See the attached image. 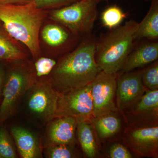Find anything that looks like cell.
I'll use <instances>...</instances> for the list:
<instances>
[{
	"label": "cell",
	"instance_id": "obj_1",
	"mask_svg": "<svg viewBox=\"0 0 158 158\" xmlns=\"http://www.w3.org/2000/svg\"><path fill=\"white\" fill-rule=\"evenodd\" d=\"M96 40L91 34L83 37L75 48L58 59L48 79L58 93L88 85L102 71L95 59Z\"/></svg>",
	"mask_w": 158,
	"mask_h": 158
},
{
	"label": "cell",
	"instance_id": "obj_2",
	"mask_svg": "<svg viewBox=\"0 0 158 158\" xmlns=\"http://www.w3.org/2000/svg\"><path fill=\"white\" fill-rule=\"evenodd\" d=\"M48 11L37 8L34 1L21 5H0V21L10 36L25 46L34 60L42 56L39 34Z\"/></svg>",
	"mask_w": 158,
	"mask_h": 158
},
{
	"label": "cell",
	"instance_id": "obj_3",
	"mask_svg": "<svg viewBox=\"0 0 158 158\" xmlns=\"http://www.w3.org/2000/svg\"><path fill=\"white\" fill-rule=\"evenodd\" d=\"M138 23L134 20L103 34L96 40L95 59L103 71L118 73L135 47Z\"/></svg>",
	"mask_w": 158,
	"mask_h": 158
},
{
	"label": "cell",
	"instance_id": "obj_4",
	"mask_svg": "<svg viewBox=\"0 0 158 158\" xmlns=\"http://www.w3.org/2000/svg\"><path fill=\"white\" fill-rule=\"evenodd\" d=\"M0 106V126L16 113L26 93L37 80L34 63L28 59L9 63Z\"/></svg>",
	"mask_w": 158,
	"mask_h": 158
},
{
	"label": "cell",
	"instance_id": "obj_5",
	"mask_svg": "<svg viewBox=\"0 0 158 158\" xmlns=\"http://www.w3.org/2000/svg\"><path fill=\"white\" fill-rule=\"evenodd\" d=\"M98 4L88 0L77 2L48 11V18L61 24L81 38L91 34L98 16Z\"/></svg>",
	"mask_w": 158,
	"mask_h": 158
},
{
	"label": "cell",
	"instance_id": "obj_6",
	"mask_svg": "<svg viewBox=\"0 0 158 158\" xmlns=\"http://www.w3.org/2000/svg\"><path fill=\"white\" fill-rule=\"evenodd\" d=\"M59 94L51 85L48 77L37 78L23 98L31 118L42 125L55 118Z\"/></svg>",
	"mask_w": 158,
	"mask_h": 158
},
{
	"label": "cell",
	"instance_id": "obj_7",
	"mask_svg": "<svg viewBox=\"0 0 158 158\" xmlns=\"http://www.w3.org/2000/svg\"><path fill=\"white\" fill-rule=\"evenodd\" d=\"M70 116L78 123H92L94 119L90 84L59 94L55 117Z\"/></svg>",
	"mask_w": 158,
	"mask_h": 158
},
{
	"label": "cell",
	"instance_id": "obj_8",
	"mask_svg": "<svg viewBox=\"0 0 158 158\" xmlns=\"http://www.w3.org/2000/svg\"><path fill=\"white\" fill-rule=\"evenodd\" d=\"M49 19L46 20L40 29V45L48 50L46 56L59 58L75 48L81 38L61 24Z\"/></svg>",
	"mask_w": 158,
	"mask_h": 158
},
{
	"label": "cell",
	"instance_id": "obj_9",
	"mask_svg": "<svg viewBox=\"0 0 158 158\" xmlns=\"http://www.w3.org/2000/svg\"><path fill=\"white\" fill-rule=\"evenodd\" d=\"M116 80L117 73H107L101 71L90 82L94 118L118 111L114 102Z\"/></svg>",
	"mask_w": 158,
	"mask_h": 158
},
{
	"label": "cell",
	"instance_id": "obj_10",
	"mask_svg": "<svg viewBox=\"0 0 158 158\" xmlns=\"http://www.w3.org/2000/svg\"><path fill=\"white\" fill-rule=\"evenodd\" d=\"M123 143L138 156L158 157V126L128 127L124 131Z\"/></svg>",
	"mask_w": 158,
	"mask_h": 158
},
{
	"label": "cell",
	"instance_id": "obj_11",
	"mask_svg": "<svg viewBox=\"0 0 158 158\" xmlns=\"http://www.w3.org/2000/svg\"><path fill=\"white\" fill-rule=\"evenodd\" d=\"M141 80V71L119 73L116 80V106L122 114L136 104L146 92Z\"/></svg>",
	"mask_w": 158,
	"mask_h": 158
},
{
	"label": "cell",
	"instance_id": "obj_12",
	"mask_svg": "<svg viewBox=\"0 0 158 158\" xmlns=\"http://www.w3.org/2000/svg\"><path fill=\"white\" fill-rule=\"evenodd\" d=\"M123 115L128 127L158 125V90H147Z\"/></svg>",
	"mask_w": 158,
	"mask_h": 158
},
{
	"label": "cell",
	"instance_id": "obj_13",
	"mask_svg": "<svg viewBox=\"0 0 158 158\" xmlns=\"http://www.w3.org/2000/svg\"><path fill=\"white\" fill-rule=\"evenodd\" d=\"M77 124V120L70 116L53 118L46 125L43 147L56 144L75 146Z\"/></svg>",
	"mask_w": 158,
	"mask_h": 158
},
{
	"label": "cell",
	"instance_id": "obj_14",
	"mask_svg": "<svg viewBox=\"0 0 158 158\" xmlns=\"http://www.w3.org/2000/svg\"><path fill=\"white\" fill-rule=\"evenodd\" d=\"M10 133L21 158L43 157L42 141L34 133L19 126L11 128Z\"/></svg>",
	"mask_w": 158,
	"mask_h": 158
},
{
	"label": "cell",
	"instance_id": "obj_15",
	"mask_svg": "<svg viewBox=\"0 0 158 158\" xmlns=\"http://www.w3.org/2000/svg\"><path fill=\"white\" fill-rule=\"evenodd\" d=\"M158 58L157 40L142 43L134 48L118 72H128L155 62Z\"/></svg>",
	"mask_w": 158,
	"mask_h": 158
},
{
	"label": "cell",
	"instance_id": "obj_16",
	"mask_svg": "<svg viewBox=\"0 0 158 158\" xmlns=\"http://www.w3.org/2000/svg\"><path fill=\"white\" fill-rule=\"evenodd\" d=\"M28 59L22 44L12 38L0 26V61L11 63Z\"/></svg>",
	"mask_w": 158,
	"mask_h": 158
},
{
	"label": "cell",
	"instance_id": "obj_17",
	"mask_svg": "<svg viewBox=\"0 0 158 158\" xmlns=\"http://www.w3.org/2000/svg\"><path fill=\"white\" fill-rule=\"evenodd\" d=\"M148 12L141 23H138L135 33L136 40L158 39V0H152Z\"/></svg>",
	"mask_w": 158,
	"mask_h": 158
},
{
	"label": "cell",
	"instance_id": "obj_18",
	"mask_svg": "<svg viewBox=\"0 0 158 158\" xmlns=\"http://www.w3.org/2000/svg\"><path fill=\"white\" fill-rule=\"evenodd\" d=\"M91 124L86 122L78 123L77 132L80 145L85 156L93 158L96 157L97 148Z\"/></svg>",
	"mask_w": 158,
	"mask_h": 158
},
{
	"label": "cell",
	"instance_id": "obj_19",
	"mask_svg": "<svg viewBox=\"0 0 158 158\" xmlns=\"http://www.w3.org/2000/svg\"><path fill=\"white\" fill-rule=\"evenodd\" d=\"M114 113H110L94 118L91 124L100 138L105 139L116 135L121 128L120 119L114 115Z\"/></svg>",
	"mask_w": 158,
	"mask_h": 158
},
{
	"label": "cell",
	"instance_id": "obj_20",
	"mask_svg": "<svg viewBox=\"0 0 158 158\" xmlns=\"http://www.w3.org/2000/svg\"><path fill=\"white\" fill-rule=\"evenodd\" d=\"M127 15L118 6H110L105 9L102 13V23L104 27L112 30L120 26Z\"/></svg>",
	"mask_w": 158,
	"mask_h": 158
},
{
	"label": "cell",
	"instance_id": "obj_21",
	"mask_svg": "<svg viewBox=\"0 0 158 158\" xmlns=\"http://www.w3.org/2000/svg\"><path fill=\"white\" fill-rule=\"evenodd\" d=\"M17 150L10 133L0 126V158L18 157Z\"/></svg>",
	"mask_w": 158,
	"mask_h": 158
},
{
	"label": "cell",
	"instance_id": "obj_22",
	"mask_svg": "<svg viewBox=\"0 0 158 158\" xmlns=\"http://www.w3.org/2000/svg\"><path fill=\"white\" fill-rule=\"evenodd\" d=\"M43 154L47 158L78 157L75 146L66 144H56L43 147Z\"/></svg>",
	"mask_w": 158,
	"mask_h": 158
},
{
	"label": "cell",
	"instance_id": "obj_23",
	"mask_svg": "<svg viewBox=\"0 0 158 158\" xmlns=\"http://www.w3.org/2000/svg\"><path fill=\"white\" fill-rule=\"evenodd\" d=\"M141 76L142 83L148 90H158V60H156L147 68L141 71Z\"/></svg>",
	"mask_w": 158,
	"mask_h": 158
},
{
	"label": "cell",
	"instance_id": "obj_24",
	"mask_svg": "<svg viewBox=\"0 0 158 158\" xmlns=\"http://www.w3.org/2000/svg\"><path fill=\"white\" fill-rule=\"evenodd\" d=\"M57 62L55 58L47 56H41L34 60L33 63L37 78L48 77Z\"/></svg>",
	"mask_w": 158,
	"mask_h": 158
},
{
	"label": "cell",
	"instance_id": "obj_25",
	"mask_svg": "<svg viewBox=\"0 0 158 158\" xmlns=\"http://www.w3.org/2000/svg\"><path fill=\"white\" fill-rule=\"evenodd\" d=\"M37 8L49 11L62 8L77 2L79 0H33Z\"/></svg>",
	"mask_w": 158,
	"mask_h": 158
},
{
	"label": "cell",
	"instance_id": "obj_26",
	"mask_svg": "<svg viewBox=\"0 0 158 158\" xmlns=\"http://www.w3.org/2000/svg\"><path fill=\"white\" fill-rule=\"evenodd\" d=\"M109 156L111 158H133L129 150L120 144H113L109 150Z\"/></svg>",
	"mask_w": 158,
	"mask_h": 158
},
{
	"label": "cell",
	"instance_id": "obj_27",
	"mask_svg": "<svg viewBox=\"0 0 158 158\" xmlns=\"http://www.w3.org/2000/svg\"><path fill=\"white\" fill-rule=\"evenodd\" d=\"M32 0H0V5H21L31 2Z\"/></svg>",
	"mask_w": 158,
	"mask_h": 158
},
{
	"label": "cell",
	"instance_id": "obj_28",
	"mask_svg": "<svg viewBox=\"0 0 158 158\" xmlns=\"http://www.w3.org/2000/svg\"><path fill=\"white\" fill-rule=\"evenodd\" d=\"M5 75H6V71L4 70L2 67H0V94L2 91Z\"/></svg>",
	"mask_w": 158,
	"mask_h": 158
},
{
	"label": "cell",
	"instance_id": "obj_29",
	"mask_svg": "<svg viewBox=\"0 0 158 158\" xmlns=\"http://www.w3.org/2000/svg\"><path fill=\"white\" fill-rule=\"evenodd\" d=\"M88 1H91L97 4H98V3L102 2H108L110 0H88Z\"/></svg>",
	"mask_w": 158,
	"mask_h": 158
},
{
	"label": "cell",
	"instance_id": "obj_30",
	"mask_svg": "<svg viewBox=\"0 0 158 158\" xmlns=\"http://www.w3.org/2000/svg\"><path fill=\"white\" fill-rule=\"evenodd\" d=\"M144 1H146V2H148V1H151L152 0H144Z\"/></svg>",
	"mask_w": 158,
	"mask_h": 158
}]
</instances>
